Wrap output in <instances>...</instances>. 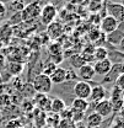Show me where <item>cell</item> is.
<instances>
[{
  "label": "cell",
  "mask_w": 124,
  "mask_h": 128,
  "mask_svg": "<svg viewBox=\"0 0 124 128\" xmlns=\"http://www.w3.org/2000/svg\"><path fill=\"white\" fill-rule=\"evenodd\" d=\"M36 94H43L47 95L50 92V90L53 89V82L49 76L43 75V74H38L37 76H34L33 81L31 82Z\"/></svg>",
  "instance_id": "cell-1"
},
{
  "label": "cell",
  "mask_w": 124,
  "mask_h": 128,
  "mask_svg": "<svg viewBox=\"0 0 124 128\" xmlns=\"http://www.w3.org/2000/svg\"><path fill=\"white\" fill-rule=\"evenodd\" d=\"M41 11H42V6H41V2L39 1H37V2H30L28 5H26V8L21 12L22 21L36 20L37 17H39Z\"/></svg>",
  "instance_id": "cell-2"
},
{
  "label": "cell",
  "mask_w": 124,
  "mask_h": 128,
  "mask_svg": "<svg viewBox=\"0 0 124 128\" xmlns=\"http://www.w3.org/2000/svg\"><path fill=\"white\" fill-rule=\"evenodd\" d=\"M118 28H119V25H118L117 20L113 18L112 16H105L100 21V31L103 34H111V33L116 32Z\"/></svg>",
  "instance_id": "cell-3"
},
{
  "label": "cell",
  "mask_w": 124,
  "mask_h": 128,
  "mask_svg": "<svg viewBox=\"0 0 124 128\" xmlns=\"http://www.w3.org/2000/svg\"><path fill=\"white\" fill-rule=\"evenodd\" d=\"M58 15V10L57 8L53 5V4H47L42 8V11H41V21L43 25H50L52 22L55 21V17Z\"/></svg>",
  "instance_id": "cell-4"
},
{
  "label": "cell",
  "mask_w": 124,
  "mask_h": 128,
  "mask_svg": "<svg viewBox=\"0 0 124 128\" xmlns=\"http://www.w3.org/2000/svg\"><path fill=\"white\" fill-rule=\"evenodd\" d=\"M50 100H52V98L48 97L47 95L36 94L31 101L33 102V106H34L37 110H39V111L46 113L47 111H50Z\"/></svg>",
  "instance_id": "cell-5"
},
{
  "label": "cell",
  "mask_w": 124,
  "mask_h": 128,
  "mask_svg": "<svg viewBox=\"0 0 124 128\" xmlns=\"http://www.w3.org/2000/svg\"><path fill=\"white\" fill-rule=\"evenodd\" d=\"M91 89H92V86L89 82L78 81L74 86V95L76 96V98L87 100L90 97V94H91Z\"/></svg>",
  "instance_id": "cell-6"
},
{
  "label": "cell",
  "mask_w": 124,
  "mask_h": 128,
  "mask_svg": "<svg viewBox=\"0 0 124 128\" xmlns=\"http://www.w3.org/2000/svg\"><path fill=\"white\" fill-rule=\"evenodd\" d=\"M112 65H113L112 62L107 58V59H105V60L95 62V64L92 65V68H93V70H95V74L101 75V76H106L109 72H111Z\"/></svg>",
  "instance_id": "cell-7"
},
{
  "label": "cell",
  "mask_w": 124,
  "mask_h": 128,
  "mask_svg": "<svg viewBox=\"0 0 124 128\" xmlns=\"http://www.w3.org/2000/svg\"><path fill=\"white\" fill-rule=\"evenodd\" d=\"M95 112L97 114H100L103 120L109 117L113 112V108H112V105H111L109 100H103V101L96 104L95 105Z\"/></svg>",
  "instance_id": "cell-8"
},
{
  "label": "cell",
  "mask_w": 124,
  "mask_h": 128,
  "mask_svg": "<svg viewBox=\"0 0 124 128\" xmlns=\"http://www.w3.org/2000/svg\"><path fill=\"white\" fill-rule=\"evenodd\" d=\"M107 11L109 16H112L117 20V22H119V20L124 15V6L121 2H109L107 4Z\"/></svg>",
  "instance_id": "cell-9"
},
{
  "label": "cell",
  "mask_w": 124,
  "mask_h": 128,
  "mask_svg": "<svg viewBox=\"0 0 124 128\" xmlns=\"http://www.w3.org/2000/svg\"><path fill=\"white\" fill-rule=\"evenodd\" d=\"M63 32H64V27H63L62 24L58 22V21H54V22H52L50 25L47 26V34H48V37L50 40L59 38L63 34Z\"/></svg>",
  "instance_id": "cell-10"
},
{
  "label": "cell",
  "mask_w": 124,
  "mask_h": 128,
  "mask_svg": "<svg viewBox=\"0 0 124 128\" xmlns=\"http://www.w3.org/2000/svg\"><path fill=\"white\" fill-rule=\"evenodd\" d=\"M93 104H98L103 100H106V89L102 86V85H95L92 89H91V94L89 97Z\"/></svg>",
  "instance_id": "cell-11"
},
{
  "label": "cell",
  "mask_w": 124,
  "mask_h": 128,
  "mask_svg": "<svg viewBox=\"0 0 124 128\" xmlns=\"http://www.w3.org/2000/svg\"><path fill=\"white\" fill-rule=\"evenodd\" d=\"M76 74H78V76L80 79H82L81 81H85V82H89V81L92 80L93 76L96 75L92 65H90V64H85V65H82L81 68H79Z\"/></svg>",
  "instance_id": "cell-12"
},
{
  "label": "cell",
  "mask_w": 124,
  "mask_h": 128,
  "mask_svg": "<svg viewBox=\"0 0 124 128\" xmlns=\"http://www.w3.org/2000/svg\"><path fill=\"white\" fill-rule=\"evenodd\" d=\"M121 74H124V64H113L111 72L105 76V82L116 81V79H117Z\"/></svg>",
  "instance_id": "cell-13"
},
{
  "label": "cell",
  "mask_w": 124,
  "mask_h": 128,
  "mask_svg": "<svg viewBox=\"0 0 124 128\" xmlns=\"http://www.w3.org/2000/svg\"><path fill=\"white\" fill-rule=\"evenodd\" d=\"M65 108H66V105H65L63 98H60V97H53L50 100V112L52 113L59 114Z\"/></svg>",
  "instance_id": "cell-14"
},
{
  "label": "cell",
  "mask_w": 124,
  "mask_h": 128,
  "mask_svg": "<svg viewBox=\"0 0 124 128\" xmlns=\"http://www.w3.org/2000/svg\"><path fill=\"white\" fill-rule=\"evenodd\" d=\"M102 122H103V118H102L100 114H97L96 112L90 113V114L86 117V127L87 128L100 127V126L102 124Z\"/></svg>",
  "instance_id": "cell-15"
},
{
  "label": "cell",
  "mask_w": 124,
  "mask_h": 128,
  "mask_svg": "<svg viewBox=\"0 0 124 128\" xmlns=\"http://www.w3.org/2000/svg\"><path fill=\"white\" fill-rule=\"evenodd\" d=\"M90 107V102L87 100H82V98H74L73 104H71V110L78 112H85L87 111V108Z\"/></svg>",
  "instance_id": "cell-16"
},
{
  "label": "cell",
  "mask_w": 124,
  "mask_h": 128,
  "mask_svg": "<svg viewBox=\"0 0 124 128\" xmlns=\"http://www.w3.org/2000/svg\"><path fill=\"white\" fill-rule=\"evenodd\" d=\"M49 78L53 84H62L65 81V69H63L62 66H58Z\"/></svg>",
  "instance_id": "cell-17"
},
{
  "label": "cell",
  "mask_w": 124,
  "mask_h": 128,
  "mask_svg": "<svg viewBox=\"0 0 124 128\" xmlns=\"http://www.w3.org/2000/svg\"><path fill=\"white\" fill-rule=\"evenodd\" d=\"M18 92H20V95L22 96V98H33V96L36 95V91H34L31 82L23 84V86L20 89Z\"/></svg>",
  "instance_id": "cell-18"
},
{
  "label": "cell",
  "mask_w": 124,
  "mask_h": 128,
  "mask_svg": "<svg viewBox=\"0 0 124 128\" xmlns=\"http://www.w3.org/2000/svg\"><path fill=\"white\" fill-rule=\"evenodd\" d=\"M107 57H108L107 48L102 47V46L95 47V49H93V60H96V62L105 60V59H107Z\"/></svg>",
  "instance_id": "cell-19"
},
{
  "label": "cell",
  "mask_w": 124,
  "mask_h": 128,
  "mask_svg": "<svg viewBox=\"0 0 124 128\" xmlns=\"http://www.w3.org/2000/svg\"><path fill=\"white\" fill-rule=\"evenodd\" d=\"M48 52L50 53V56H58V54H62V44L59 42H53L49 44L48 47Z\"/></svg>",
  "instance_id": "cell-20"
},
{
  "label": "cell",
  "mask_w": 124,
  "mask_h": 128,
  "mask_svg": "<svg viewBox=\"0 0 124 128\" xmlns=\"http://www.w3.org/2000/svg\"><path fill=\"white\" fill-rule=\"evenodd\" d=\"M10 8H11V10L14 11V12H22V10L26 8V5H25V2L23 1H21V0H14V1H11L10 2Z\"/></svg>",
  "instance_id": "cell-21"
},
{
  "label": "cell",
  "mask_w": 124,
  "mask_h": 128,
  "mask_svg": "<svg viewBox=\"0 0 124 128\" xmlns=\"http://www.w3.org/2000/svg\"><path fill=\"white\" fill-rule=\"evenodd\" d=\"M70 62H71V65H73V69H74V68L79 69V68H81L82 65L86 64L80 54H75L74 57H71V58H70Z\"/></svg>",
  "instance_id": "cell-22"
},
{
  "label": "cell",
  "mask_w": 124,
  "mask_h": 128,
  "mask_svg": "<svg viewBox=\"0 0 124 128\" xmlns=\"http://www.w3.org/2000/svg\"><path fill=\"white\" fill-rule=\"evenodd\" d=\"M22 68H23V65L20 63H11L9 65V72L12 74V75H15V76H18L20 74H21V72H22Z\"/></svg>",
  "instance_id": "cell-23"
},
{
  "label": "cell",
  "mask_w": 124,
  "mask_h": 128,
  "mask_svg": "<svg viewBox=\"0 0 124 128\" xmlns=\"http://www.w3.org/2000/svg\"><path fill=\"white\" fill-rule=\"evenodd\" d=\"M57 68H58V66H57L55 64H53L52 62H48V63H46L44 66H43V73H42V74H43V75H47V76H50Z\"/></svg>",
  "instance_id": "cell-24"
},
{
  "label": "cell",
  "mask_w": 124,
  "mask_h": 128,
  "mask_svg": "<svg viewBox=\"0 0 124 128\" xmlns=\"http://www.w3.org/2000/svg\"><path fill=\"white\" fill-rule=\"evenodd\" d=\"M22 127H23L22 126V122L18 118H11L5 124V128H22Z\"/></svg>",
  "instance_id": "cell-25"
},
{
  "label": "cell",
  "mask_w": 124,
  "mask_h": 128,
  "mask_svg": "<svg viewBox=\"0 0 124 128\" xmlns=\"http://www.w3.org/2000/svg\"><path fill=\"white\" fill-rule=\"evenodd\" d=\"M11 105V97L6 94L0 95V108H7Z\"/></svg>",
  "instance_id": "cell-26"
},
{
  "label": "cell",
  "mask_w": 124,
  "mask_h": 128,
  "mask_svg": "<svg viewBox=\"0 0 124 128\" xmlns=\"http://www.w3.org/2000/svg\"><path fill=\"white\" fill-rule=\"evenodd\" d=\"M76 78H78V74L73 68L65 69V81H71V80H75Z\"/></svg>",
  "instance_id": "cell-27"
},
{
  "label": "cell",
  "mask_w": 124,
  "mask_h": 128,
  "mask_svg": "<svg viewBox=\"0 0 124 128\" xmlns=\"http://www.w3.org/2000/svg\"><path fill=\"white\" fill-rule=\"evenodd\" d=\"M71 108V107H70ZM84 117H85V113H82V112H78V111H73L71 113V122L73 123H79V122H81L82 120H84Z\"/></svg>",
  "instance_id": "cell-28"
},
{
  "label": "cell",
  "mask_w": 124,
  "mask_h": 128,
  "mask_svg": "<svg viewBox=\"0 0 124 128\" xmlns=\"http://www.w3.org/2000/svg\"><path fill=\"white\" fill-rule=\"evenodd\" d=\"M114 86H116L117 89H119V90L124 94V74H121V75L116 79V81H114Z\"/></svg>",
  "instance_id": "cell-29"
},
{
  "label": "cell",
  "mask_w": 124,
  "mask_h": 128,
  "mask_svg": "<svg viewBox=\"0 0 124 128\" xmlns=\"http://www.w3.org/2000/svg\"><path fill=\"white\" fill-rule=\"evenodd\" d=\"M12 85H14V89H16V91H20V89L23 86V81L20 79L18 76H14V79H12Z\"/></svg>",
  "instance_id": "cell-30"
},
{
  "label": "cell",
  "mask_w": 124,
  "mask_h": 128,
  "mask_svg": "<svg viewBox=\"0 0 124 128\" xmlns=\"http://www.w3.org/2000/svg\"><path fill=\"white\" fill-rule=\"evenodd\" d=\"M63 60H64V56L62 54H58V56H50V62L53 64H55L57 66H58V64L62 63Z\"/></svg>",
  "instance_id": "cell-31"
},
{
  "label": "cell",
  "mask_w": 124,
  "mask_h": 128,
  "mask_svg": "<svg viewBox=\"0 0 124 128\" xmlns=\"http://www.w3.org/2000/svg\"><path fill=\"white\" fill-rule=\"evenodd\" d=\"M22 107H23V110H25L26 112H31V111H33V108H34L33 102H32L31 100H26V101H23Z\"/></svg>",
  "instance_id": "cell-32"
},
{
  "label": "cell",
  "mask_w": 124,
  "mask_h": 128,
  "mask_svg": "<svg viewBox=\"0 0 124 128\" xmlns=\"http://www.w3.org/2000/svg\"><path fill=\"white\" fill-rule=\"evenodd\" d=\"M111 128H124V121H122V120L114 121V123L111 126Z\"/></svg>",
  "instance_id": "cell-33"
},
{
  "label": "cell",
  "mask_w": 124,
  "mask_h": 128,
  "mask_svg": "<svg viewBox=\"0 0 124 128\" xmlns=\"http://www.w3.org/2000/svg\"><path fill=\"white\" fill-rule=\"evenodd\" d=\"M117 46H118V49H119L122 53H124V36L122 37V40L119 41V43H118Z\"/></svg>",
  "instance_id": "cell-34"
},
{
  "label": "cell",
  "mask_w": 124,
  "mask_h": 128,
  "mask_svg": "<svg viewBox=\"0 0 124 128\" xmlns=\"http://www.w3.org/2000/svg\"><path fill=\"white\" fill-rule=\"evenodd\" d=\"M5 12H6V5L2 1H0V15H5Z\"/></svg>",
  "instance_id": "cell-35"
},
{
  "label": "cell",
  "mask_w": 124,
  "mask_h": 128,
  "mask_svg": "<svg viewBox=\"0 0 124 128\" xmlns=\"http://www.w3.org/2000/svg\"><path fill=\"white\" fill-rule=\"evenodd\" d=\"M22 128H36L34 126H25V127H22Z\"/></svg>",
  "instance_id": "cell-36"
},
{
  "label": "cell",
  "mask_w": 124,
  "mask_h": 128,
  "mask_svg": "<svg viewBox=\"0 0 124 128\" xmlns=\"http://www.w3.org/2000/svg\"><path fill=\"white\" fill-rule=\"evenodd\" d=\"M42 128H52V127H49V126H44V127H42Z\"/></svg>",
  "instance_id": "cell-37"
},
{
  "label": "cell",
  "mask_w": 124,
  "mask_h": 128,
  "mask_svg": "<svg viewBox=\"0 0 124 128\" xmlns=\"http://www.w3.org/2000/svg\"><path fill=\"white\" fill-rule=\"evenodd\" d=\"M97 128H100V127H97Z\"/></svg>",
  "instance_id": "cell-38"
}]
</instances>
